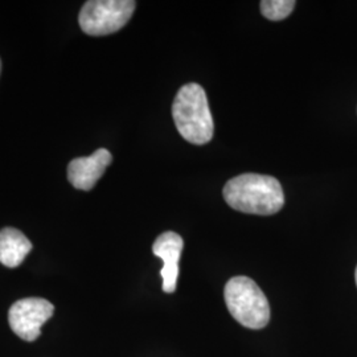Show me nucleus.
I'll use <instances>...</instances> for the list:
<instances>
[{
  "mask_svg": "<svg viewBox=\"0 0 357 357\" xmlns=\"http://www.w3.org/2000/svg\"><path fill=\"white\" fill-rule=\"evenodd\" d=\"M172 116L178 134L185 141L197 146L212 141L215 123L202 85L190 82L178 89L172 103Z\"/></svg>",
  "mask_w": 357,
  "mask_h": 357,
  "instance_id": "2",
  "label": "nucleus"
},
{
  "mask_svg": "<svg viewBox=\"0 0 357 357\" xmlns=\"http://www.w3.org/2000/svg\"><path fill=\"white\" fill-rule=\"evenodd\" d=\"M32 250V243L23 231L15 228L0 230V264L7 268L20 266Z\"/></svg>",
  "mask_w": 357,
  "mask_h": 357,
  "instance_id": "8",
  "label": "nucleus"
},
{
  "mask_svg": "<svg viewBox=\"0 0 357 357\" xmlns=\"http://www.w3.org/2000/svg\"><path fill=\"white\" fill-rule=\"evenodd\" d=\"M0 73H1V60H0Z\"/></svg>",
  "mask_w": 357,
  "mask_h": 357,
  "instance_id": "11",
  "label": "nucleus"
},
{
  "mask_svg": "<svg viewBox=\"0 0 357 357\" xmlns=\"http://www.w3.org/2000/svg\"><path fill=\"white\" fill-rule=\"evenodd\" d=\"M134 0H90L78 16L81 29L89 36H106L126 26L135 11Z\"/></svg>",
  "mask_w": 357,
  "mask_h": 357,
  "instance_id": "4",
  "label": "nucleus"
},
{
  "mask_svg": "<svg viewBox=\"0 0 357 357\" xmlns=\"http://www.w3.org/2000/svg\"><path fill=\"white\" fill-rule=\"evenodd\" d=\"M224 296L230 315L241 326L261 330L268 326L270 306L259 286L248 277H234L227 283Z\"/></svg>",
  "mask_w": 357,
  "mask_h": 357,
  "instance_id": "3",
  "label": "nucleus"
},
{
  "mask_svg": "<svg viewBox=\"0 0 357 357\" xmlns=\"http://www.w3.org/2000/svg\"><path fill=\"white\" fill-rule=\"evenodd\" d=\"M54 307L43 298H26L15 302L8 311L10 327L20 339L35 342L43 324L53 317Z\"/></svg>",
  "mask_w": 357,
  "mask_h": 357,
  "instance_id": "5",
  "label": "nucleus"
},
{
  "mask_svg": "<svg viewBox=\"0 0 357 357\" xmlns=\"http://www.w3.org/2000/svg\"><path fill=\"white\" fill-rule=\"evenodd\" d=\"M184 241L175 231L162 233L153 245V253L163 261L160 275L163 278V291L175 293L178 277V261Z\"/></svg>",
  "mask_w": 357,
  "mask_h": 357,
  "instance_id": "7",
  "label": "nucleus"
},
{
  "mask_svg": "<svg viewBox=\"0 0 357 357\" xmlns=\"http://www.w3.org/2000/svg\"><path fill=\"white\" fill-rule=\"evenodd\" d=\"M295 4L294 0H264L261 1V13L268 20L280 22L293 13Z\"/></svg>",
  "mask_w": 357,
  "mask_h": 357,
  "instance_id": "9",
  "label": "nucleus"
},
{
  "mask_svg": "<svg viewBox=\"0 0 357 357\" xmlns=\"http://www.w3.org/2000/svg\"><path fill=\"white\" fill-rule=\"evenodd\" d=\"M355 280H356V284H357V268H356V271H355Z\"/></svg>",
  "mask_w": 357,
  "mask_h": 357,
  "instance_id": "10",
  "label": "nucleus"
},
{
  "mask_svg": "<svg viewBox=\"0 0 357 357\" xmlns=\"http://www.w3.org/2000/svg\"><path fill=\"white\" fill-rule=\"evenodd\" d=\"M222 195L230 208L248 215L271 216L284 205L281 183L268 175L243 174L230 178Z\"/></svg>",
  "mask_w": 357,
  "mask_h": 357,
  "instance_id": "1",
  "label": "nucleus"
},
{
  "mask_svg": "<svg viewBox=\"0 0 357 357\" xmlns=\"http://www.w3.org/2000/svg\"><path fill=\"white\" fill-rule=\"evenodd\" d=\"M112 160L113 156L106 149H100L90 156L76 158L68 166V180L76 190L90 191L102 178Z\"/></svg>",
  "mask_w": 357,
  "mask_h": 357,
  "instance_id": "6",
  "label": "nucleus"
}]
</instances>
